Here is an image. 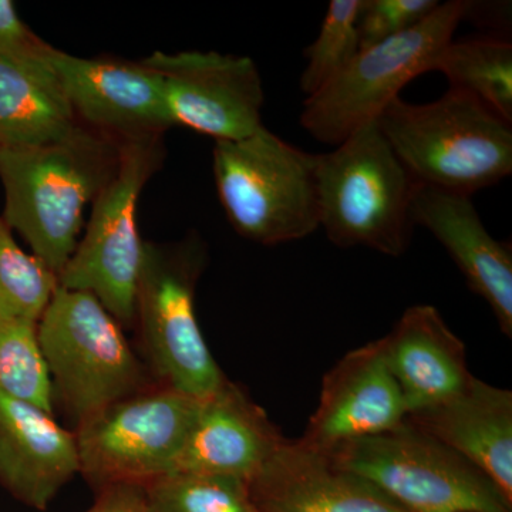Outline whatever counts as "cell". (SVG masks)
Masks as SVG:
<instances>
[{"label": "cell", "instance_id": "25", "mask_svg": "<svg viewBox=\"0 0 512 512\" xmlns=\"http://www.w3.org/2000/svg\"><path fill=\"white\" fill-rule=\"evenodd\" d=\"M362 0H332L322 20L319 35L303 56L308 59L301 74L306 99L328 86L360 52L359 20Z\"/></svg>", "mask_w": 512, "mask_h": 512}, {"label": "cell", "instance_id": "12", "mask_svg": "<svg viewBox=\"0 0 512 512\" xmlns=\"http://www.w3.org/2000/svg\"><path fill=\"white\" fill-rule=\"evenodd\" d=\"M53 66L82 126L117 143L174 126L160 76L143 62L86 59L53 47Z\"/></svg>", "mask_w": 512, "mask_h": 512}, {"label": "cell", "instance_id": "5", "mask_svg": "<svg viewBox=\"0 0 512 512\" xmlns=\"http://www.w3.org/2000/svg\"><path fill=\"white\" fill-rule=\"evenodd\" d=\"M212 171L229 224L265 247L318 231V154L262 126L251 136L215 141Z\"/></svg>", "mask_w": 512, "mask_h": 512}, {"label": "cell", "instance_id": "18", "mask_svg": "<svg viewBox=\"0 0 512 512\" xmlns=\"http://www.w3.org/2000/svg\"><path fill=\"white\" fill-rule=\"evenodd\" d=\"M406 421L466 458L512 504L511 390L473 376L456 396Z\"/></svg>", "mask_w": 512, "mask_h": 512}, {"label": "cell", "instance_id": "28", "mask_svg": "<svg viewBox=\"0 0 512 512\" xmlns=\"http://www.w3.org/2000/svg\"><path fill=\"white\" fill-rule=\"evenodd\" d=\"M86 512H148L146 485L113 483L99 488L96 503Z\"/></svg>", "mask_w": 512, "mask_h": 512}, {"label": "cell", "instance_id": "15", "mask_svg": "<svg viewBox=\"0 0 512 512\" xmlns=\"http://www.w3.org/2000/svg\"><path fill=\"white\" fill-rule=\"evenodd\" d=\"M412 221L443 245L471 291L488 303L501 332L512 338L511 249L487 231L471 197L419 184Z\"/></svg>", "mask_w": 512, "mask_h": 512}, {"label": "cell", "instance_id": "14", "mask_svg": "<svg viewBox=\"0 0 512 512\" xmlns=\"http://www.w3.org/2000/svg\"><path fill=\"white\" fill-rule=\"evenodd\" d=\"M285 441L265 410L227 379L217 392L201 400L173 471L249 483Z\"/></svg>", "mask_w": 512, "mask_h": 512}, {"label": "cell", "instance_id": "21", "mask_svg": "<svg viewBox=\"0 0 512 512\" xmlns=\"http://www.w3.org/2000/svg\"><path fill=\"white\" fill-rule=\"evenodd\" d=\"M434 72L443 73L453 89L476 97L505 123H512V45L507 40H453Z\"/></svg>", "mask_w": 512, "mask_h": 512}, {"label": "cell", "instance_id": "20", "mask_svg": "<svg viewBox=\"0 0 512 512\" xmlns=\"http://www.w3.org/2000/svg\"><path fill=\"white\" fill-rule=\"evenodd\" d=\"M52 50L0 60V151L53 143L80 126Z\"/></svg>", "mask_w": 512, "mask_h": 512}, {"label": "cell", "instance_id": "3", "mask_svg": "<svg viewBox=\"0 0 512 512\" xmlns=\"http://www.w3.org/2000/svg\"><path fill=\"white\" fill-rule=\"evenodd\" d=\"M417 187L377 121L367 123L335 150L318 154L320 228L336 247L399 258L412 241Z\"/></svg>", "mask_w": 512, "mask_h": 512}, {"label": "cell", "instance_id": "26", "mask_svg": "<svg viewBox=\"0 0 512 512\" xmlns=\"http://www.w3.org/2000/svg\"><path fill=\"white\" fill-rule=\"evenodd\" d=\"M439 5L437 0H362L357 20L360 50L406 32Z\"/></svg>", "mask_w": 512, "mask_h": 512}, {"label": "cell", "instance_id": "11", "mask_svg": "<svg viewBox=\"0 0 512 512\" xmlns=\"http://www.w3.org/2000/svg\"><path fill=\"white\" fill-rule=\"evenodd\" d=\"M160 76L174 126L234 141L262 127L265 93L254 60L217 52H154L141 60Z\"/></svg>", "mask_w": 512, "mask_h": 512}, {"label": "cell", "instance_id": "16", "mask_svg": "<svg viewBox=\"0 0 512 512\" xmlns=\"http://www.w3.org/2000/svg\"><path fill=\"white\" fill-rule=\"evenodd\" d=\"M80 474L76 434L55 414L0 393V485L20 503L45 511Z\"/></svg>", "mask_w": 512, "mask_h": 512}, {"label": "cell", "instance_id": "19", "mask_svg": "<svg viewBox=\"0 0 512 512\" xmlns=\"http://www.w3.org/2000/svg\"><path fill=\"white\" fill-rule=\"evenodd\" d=\"M380 340L407 414L446 402L473 377L466 345L434 306H410Z\"/></svg>", "mask_w": 512, "mask_h": 512}, {"label": "cell", "instance_id": "13", "mask_svg": "<svg viewBox=\"0 0 512 512\" xmlns=\"http://www.w3.org/2000/svg\"><path fill=\"white\" fill-rule=\"evenodd\" d=\"M406 417L402 392L377 339L346 353L323 376L318 407L299 441L328 453L340 444L397 429Z\"/></svg>", "mask_w": 512, "mask_h": 512}, {"label": "cell", "instance_id": "27", "mask_svg": "<svg viewBox=\"0 0 512 512\" xmlns=\"http://www.w3.org/2000/svg\"><path fill=\"white\" fill-rule=\"evenodd\" d=\"M49 47L20 19L15 3L0 0V60L40 55Z\"/></svg>", "mask_w": 512, "mask_h": 512}, {"label": "cell", "instance_id": "9", "mask_svg": "<svg viewBox=\"0 0 512 512\" xmlns=\"http://www.w3.org/2000/svg\"><path fill=\"white\" fill-rule=\"evenodd\" d=\"M164 156V136L120 143L119 168L93 201L83 238L59 275L60 286L92 293L123 328L134 326L143 262L138 201Z\"/></svg>", "mask_w": 512, "mask_h": 512}, {"label": "cell", "instance_id": "1", "mask_svg": "<svg viewBox=\"0 0 512 512\" xmlns=\"http://www.w3.org/2000/svg\"><path fill=\"white\" fill-rule=\"evenodd\" d=\"M119 161L120 143L82 124L53 143L0 151L2 218L57 278L79 244L87 205Z\"/></svg>", "mask_w": 512, "mask_h": 512}, {"label": "cell", "instance_id": "24", "mask_svg": "<svg viewBox=\"0 0 512 512\" xmlns=\"http://www.w3.org/2000/svg\"><path fill=\"white\" fill-rule=\"evenodd\" d=\"M59 278L33 254L23 251L0 217V315L37 322L55 295Z\"/></svg>", "mask_w": 512, "mask_h": 512}, {"label": "cell", "instance_id": "10", "mask_svg": "<svg viewBox=\"0 0 512 512\" xmlns=\"http://www.w3.org/2000/svg\"><path fill=\"white\" fill-rule=\"evenodd\" d=\"M201 400L156 382L94 413L73 430L80 474L99 490L171 473Z\"/></svg>", "mask_w": 512, "mask_h": 512}, {"label": "cell", "instance_id": "7", "mask_svg": "<svg viewBox=\"0 0 512 512\" xmlns=\"http://www.w3.org/2000/svg\"><path fill=\"white\" fill-rule=\"evenodd\" d=\"M471 10L473 2L467 0L440 3L413 28L360 50L328 86L303 101L301 126L320 143L339 146L357 128L379 119L407 84L436 70Z\"/></svg>", "mask_w": 512, "mask_h": 512}, {"label": "cell", "instance_id": "17", "mask_svg": "<svg viewBox=\"0 0 512 512\" xmlns=\"http://www.w3.org/2000/svg\"><path fill=\"white\" fill-rule=\"evenodd\" d=\"M248 485L259 512H407L299 440H286Z\"/></svg>", "mask_w": 512, "mask_h": 512}, {"label": "cell", "instance_id": "4", "mask_svg": "<svg viewBox=\"0 0 512 512\" xmlns=\"http://www.w3.org/2000/svg\"><path fill=\"white\" fill-rule=\"evenodd\" d=\"M37 339L55 406H62L74 429L156 383L119 320L92 293L57 286L37 320Z\"/></svg>", "mask_w": 512, "mask_h": 512}, {"label": "cell", "instance_id": "23", "mask_svg": "<svg viewBox=\"0 0 512 512\" xmlns=\"http://www.w3.org/2000/svg\"><path fill=\"white\" fill-rule=\"evenodd\" d=\"M0 393L55 414L37 322L0 315Z\"/></svg>", "mask_w": 512, "mask_h": 512}, {"label": "cell", "instance_id": "2", "mask_svg": "<svg viewBox=\"0 0 512 512\" xmlns=\"http://www.w3.org/2000/svg\"><path fill=\"white\" fill-rule=\"evenodd\" d=\"M376 121L421 185L471 197L512 174L511 124L461 90L427 104L394 100Z\"/></svg>", "mask_w": 512, "mask_h": 512}, {"label": "cell", "instance_id": "8", "mask_svg": "<svg viewBox=\"0 0 512 512\" xmlns=\"http://www.w3.org/2000/svg\"><path fill=\"white\" fill-rule=\"evenodd\" d=\"M407 512H512L493 481L466 458L404 421L387 433L325 453Z\"/></svg>", "mask_w": 512, "mask_h": 512}, {"label": "cell", "instance_id": "22", "mask_svg": "<svg viewBox=\"0 0 512 512\" xmlns=\"http://www.w3.org/2000/svg\"><path fill=\"white\" fill-rule=\"evenodd\" d=\"M144 485L148 512H259L239 478L173 471Z\"/></svg>", "mask_w": 512, "mask_h": 512}, {"label": "cell", "instance_id": "6", "mask_svg": "<svg viewBox=\"0 0 512 512\" xmlns=\"http://www.w3.org/2000/svg\"><path fill=\"white\" fill-rule=\"evenodd\" d=\"M207 262V245L198 234L174 244L144 242L134 312L151 377L197 399L211 396L227 380L205 342L195 309Z\"/></svg>", "mask_w": 512, "mask_h": 512}]
</instances>
